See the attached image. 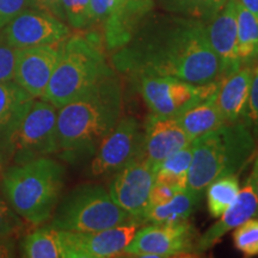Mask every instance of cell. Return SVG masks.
Listing matches in <instances>:
<instances>
[{"instance_id":"30bf717a","label":"cell","mask_w":258,"mask_h":258,"mask_svg":"<svg viewBox=\"0 0 258 258\" xmlns=\"http://www.w3.org/2000/svg\"><path fill=\"white\" fill-rule=\"evenodd\" d=\"M195 230L188 220L153 224L138 230L124 253L133 257L166 258L195 254Z\"/></svg>"},{"instance_id":"9c48e42d","label":"cell","mask_w":258,"mask_h":258,"mask_svg":"<svg viewBox=\"0 0 258 258\" xmlns=\"http://www.w3.org/2000/svg\"><path fill=\"white\" fill-rule=\"evenodd\" d=\"M141 157H145L143 125L133 116H124L98 144L90 173L93 178L114 175Z\"/></svg>"},{"instance_id":"277c9868","label":"cell","mask_w":258,"mask_h":258,"mask_svg":"<svg viewBox=\"0 0 258 258\" xmlns=\"http://www.w3.org/2000/svg\"><path fill=\"white\" fill-rule=\"evenodd\" d=\"M64 167L47 157L11 167L3 179V189L12 209L25 221L44 224L60 201Z\"/></svg>"},{"instance_id":"ba28073f","label":"cell","mask_w":258,"mask_h":258,"mask_svg":"<svg viewBox=\"0 0 258 258\" xmlns=\"http://www.w3.org/2000/svg\"><path fill=\"white\" fill-rule=\"evenodd\" d=\"M139 90L151 112L177 116L218 92L220 80L192 84L175 77H140Z\"/></svg>"},{"instance_id":"7402d4cb","label":"cell","mask_w":258,"mask_h":258,"mask_svg":"<svg viewBox=\"0 0 258 258\" xmlns=\"http://www.w3.org/2000/svg\"><path fill=\"white\" fill-rule=\"evenodd\" d=\"M201 199L188 189L176 192L170 202L148 209L145 217V224H177L188 220Z\"/></svg>"},{"instance_id":"e575fe53","label":"cell","mask_w":258,"mask_h":258,"mask_svg":"<svg viewBox=\"0 0 258 258\" xmlns=\"http://www.w3.org/2000/svg\"><path fill=\"white\" fill-rule=\"evenodd\" d=\"M121 0H90L93 22H103L117 8Z\"/></svg>"},{"instance_id":"f1b7e54d","label":"cell","mask_w":258,"mask_h":258,"mask_svg":"<svg viewBox=\"0 0 258 258\" xmlns=\"http://www.w3.org/2000/svg\"><path fill=\"white\" fill-rule=\"evenodd\" d=\"M192 151L194 145L191 141V143L186 145L185 147L180 148L179 151H177V152L171 154L170 157H167L165 160L161 161L159 165H158V167H164V169L175 172L176 175L188 177L189 167L190 164H191Z\"/></svg>"},{"instance_id":"3957f363","label":"cell","mask_w":258,"mask_h":258,"mask_svg":"<svg viewBox=\"0 0 258 258\" xmlns=\"http://www.w3.org/2000/svg\"><path fill=\"white\" fill-rule=\"evenodd\" d=\"M194 151L186 189L202 198L220 177L238 175L254 153L256 141L244 122L225 123L192 140Z\"/></svg>"},{"instance_id":"74e56055","label":"cell","mask_w":258,"mask_h":258,"mask_svg":"<svg viewBox=\"0 0 258 258\" xmlns=\"http://www.w3.org/2000/svg\"><path fill=\"white\" fill-rule=\"evenodd\" d=\"M16 256V243L12 237L0 239V258H10Z\"/></svg>"},{"instance_id":"ac0fdd59","label":"cell","mask_w":258,"mask_h":258,"mask_svg":"<svg viewBox=\"0 0 258 258\" xmlns=\"http://www.w3.org/2000/svg\"><path fill=\"white\" fill-rule=\"evenodd\" d=\"M152 8V0H121L117 8L102 23L109 49H118L128 43Z\"/></svg>"},{"instance_id":"9a60e30c","label":"cell","mask_w":258,"mask_h":258,"mask_svg":"<svg viewBox=\"0 0 258 258\" xmlns=\"http://www.w3.org/2000/svg\"><path fill=\"white\" fill-rule=\"evenodd\" d=\"M191 141L192 139L183 129L176 116L154 112L147 116L144 127V153L154 169Z\"/></svg>"},{"instance_id":"d4e9b609","label":"cell","mask_w":258,"mask_h":258,"mask_svg":"<svg viewBox=\"0 0 258 258\" xmlns=\"http://www.w3.org/2000/svg\"><path fill=\"white\" fill-rule=\"evenodd\" d=\"M161 8L180 17L198 19L205 23L212 21L227 0H156Z\"/></svg>"},{"instance_id":"603a6c76","label":"cell","mask_w":258,"mask_h":258,"mask_svg":"<svg viewBox=\"0 0 258 258\" xmlns=\"http://www.w3.org/2000/svg\"><path fill=\"white\" fill-rule=\"evenodd\" d=\"M237 49L241 66L258 62V18L238 2Z\"/></svg>"},{"instance_id":"d6a6232c","label":"cell","mask_w":258,"mask_h":258,"mask_svg":"<svg viewBox=\"0 0 258 258\" xmlns=\"http://www.w3.org/2000/svg\"><path fill=\"white\" fill-rule=\"evenodd\" d=\"M156 183L170 186V188L175 189L178 192L186 189L188 177L176 175L175 172L164 169V167H158L156 170Z\"/></svg>"},{"instance_id":"4316f807","label":"cell","mask_w":258,"mask_h":258,"mask_svg":"<svg viewBox=\"0 0 258 258\" xmlns=\"http://www.w3.org/2000/svg\"><path fill=\"white\" fill-rule=\"evenodd\" d=\"M234 246L245 257L258 256V219H249L234 228Z\"/></svg>"},{"instance_id":"2e32d148","label":"cell","mask_w":258,"mask_h":258,"mask_svg":"<svg viewBox=\"0 0 258 258\" xmlns=\"http://www.w3.org/2000/svg\"><path fill=\"white\" fill-rule=\"evenodd\" d=\"M238 0H227L219 14L206 27L212 49L220 63V79L237 72L241 64L237 49Z\"/></svg>"},{"instance_id":"836d02e7","label":"cell","mask_w":258,"mask_h":258,"mask_svg":"<svg viewBox=\"0 0 258 258\" xmlns=\"http://www.w3.org/2000/svg\"><path fill=\"white\" fill-rule=\"evenodd\" d=\"M27 8V0H0V30Z\"/></svg>"},{"instance_id":"8d00e7d4","label":"cell","mask_w":258,"mask_h":258,"mask_svg":"<svg viewBox=\"0 0 258 258\" xmlns=\"http://www.w3.org/2000/svg\"><path fill=\"white\" fill-rule=\"evenodd\" d=\"M27 6L32 10L47 12L59 19H63L62 11H61V0H27Z\"/></svg>"},{"instance_id":"52a82bcc","label":"cell","mask_w":258,"mask_h":258,"mask_svg":"<svg viewBox=\"0 0 258 258\" xmlns=\"http://www.w3.org/2000/svg\"><path fill=\"white\" fill-rule=\"evenodd\" d=\"M56 108L49 102L32 98L3 140L17 163L59 152Z\"/></svg>"},{"instance_id":"d590c367","label":"cell","mask_w":258,"mask_h":258,"mask_svg":"<svg viewBox=\"0 0 258 258\" xmlns=\"http://www.w3.org/2000/svg\"><path fill=\"white\" fill-rule=\"evenodd\" d=\"M176 190L170 188V186L159 184V183L154 182V184L151 189L150 192V201H148V209L151 207H156V206L165 205L170 202L176 195Z\"/></svg>"},{"instance_id":"d6986e66","label":"cell","mask_w":258,"mask_h":258,"mask_svg":"<svg viewBox=\"0 0 258 258\" xmlns=\"http://www.w3.org/2000/svg\"><path fill=\"white\" fill-rule=\"evenodd\" d=\"M252 73L253 66H241L220 80L217 103L225 123L245 121Z\"/></svg>"},{"instance_id":"8fae6325","label":"cell","mask_w":258,"mask_h":258,"mask_svg":"<svg viewBox=\"0 0 258 258\" xmlns=\"http://www.w3.org/2000/svg\"><path fill=\"white\" fill-rule=\"evenodd\" d=\"M109 194L133 221L145 224L151 189L156 182V169L145 157L138 158L114 173Z\"/></svg>"},{"instance_id":"1f68e13d","label":"cell","mask_w":258,"mask_h":258,"mask_svg":"<svg viewBox=\"0 0 258 258\" xmlns=\"http://www.w3.org/2000/svg\"><path fill=\"white\" fill-rule=\"evenodd\" d=\"M17 50L16 48L6 44L0 37V82L14 80Z\"/></svg>"},{"instance_id":"8992f818","label":"cell","mask_w":258,"mask_h":258,"mask_svg":"<svg viewBox=\"0 0 258 258\" xmlns=\"http://www.w3.org/2000/svg\"><path fill=\"white\" fill-rule=\"evenodd\" d=\"M53 215L50 226L77 233H92L133 221L104 186L93 183L71 190L57 203Z\"/></svg>"},{"instance_id":"484cf974","label":"cell","mask_w":258,"mask_h":258,"mask_svg":"<svg viewBox=\"0 0 258 258\" xmlns=\"http://www.w3.org/2000/svg\"><path fill=\"white\" fill-rule=\"evenodd\" d=\"M207 206L213 218H220L233 205L239 194V179L237 175H228L215 179L208 185Z\"/></svg>"},{"instance_id":"83f0119b","label":"cell","mask_w":258,"mask_h":258,"mask_svg":"<svg viewBox=\"0 0 258 258\" xmlns=\"http://www.w3.org/2000/svg\"><path fill=\"white\" fill-rule=\"evenodd\" d=\"M63 19L71 27L85 29L93 23L90 0H61Z\"/></svg>"},{"instance_id":"f546056e","label":"cell","mask_w":258,"mask_h":258,"mask_svg":"<svg viewBox=\"0 0 258 258\" xmlns=\"http://www.w3.org/2000/svg\"><path fill=\"white\" fill-rule=\"evenodd\" d=\"M23 222L9 203L0 199V239L17 234Z\"/></svg>"},{"instance_id":"f35d334b","label":"cell","mask_w":258,"mask_h":258,"mask_svg":"<svg viewBox=\"0 0 258 258\" xmlns=\"http://www.w3.org/2000/svg\"><path fill=\"white\" fill-rule=\"evenodd\" d=\"M238 2L258 18V0H238Z\"/></svg>"},{"instance_id":"5bb4252c","label":"cell","mask_w":258,"mask_h":258,"mask_svg":"<svg viewBox=\"0 0 258 258\" xmlns=\"http://www.w3.org/2000/svg\"><path fill=\"white\" fill-rule=\"evenodd\" d=\"M140 222L114 226L92 233L71 232V258H111L123 256Z\"/></svg>"},{"instance_id":"5b68a950","label":"cell","mask_w":258,"mask_h":258,"mask_svg":"<svg viewBox=\"0 0 258 258\" xmlns=\"http://www.w3.org/2000/svg\"><path fill=\"white\" fill-rule=\"evenodd\" d=\"M114 73L96 35H77L61 43L59 61L42 99L60 109Z\"/></svg>"},{"instance_id":"cb8c5ba5","label":"cell","mask_w":258,"mask_h":258,"mask_svg":"<svg viewBox=\"0 0 258 258\" xmlns=\"http://www.w3.org/2000/svg\"><path fill=\"white\" fill-rule=\"evenodd\" d=\"M31 99L14 80L0 82V139H4Z\"/></svg>"},{"instance_id":"e0dca14e","label":"cell","mask_w":258,"mask_h":258,"mask_svg":"<svg viewBox=\"0 0 258 258\" xmlns=\"http://www.w3.org/2000/svg\"><path fill=\"white\" fill-rule=\"evenodd\" d=\"M253 217H258V198L252 179L249 177L244 188L239 190L233 205L221 215L220 220L208 228L196 241V253L201 254L212 249L226 233Z\"/></svg>"},{"instance_id":"ffe728a7","label":"cell","mask_w":258,"mask_h":258,"mask_svg":"<svg viewBox=\"0 0 258 258\" xmlns=\"http://www.w3.org/2000/svg\"><path fill=\"white\" fill-rule=\"evenodd\" d=\"M23 257L71 258V232L48 226L34 231L22 244Z\"/></svg>"},{"instance_id":"7c38bea8","label":"cell","mask_w":258,"mask_h":258,"mask_svg":"<svg viewBox=\"0 0 258 258\" xmlns=\"http://www.w3.org/2000/svg\"><path fill=\"white\" fill-rule=\"evenodd\" d=\"M69 35L70 29L61 19L32 9H24L0 30L2 40L16 49L60 43Z\"/></svg>"},{"instance_id":"ab89813d","label":"cell","mask_w":258,"mask_h":258,"mask_svg":"<svg viewBox=\"0 0 258 258\" xmlns=\"http://www.w3.org/2000/svg\"><path fill=\"white\" fill-rule=\"evenodd\" d=\"M251 179H252L254 189H256V194H257V198H258V152L256 154V159H254V164H253V169L252 172H251Z\"/></svg>"},{"instance_id":"4fadbf2b","label":"cell","mask_w":258,"mask_h":258,"mask_svg":"<svg viewBox=\"0 0 258 258\" xmlns=\"http://www.w3.org/2000/svg\"><path fill=\"white\" fill-rule=\"evenodd\" d=\"M62 42L17 50L14 82L32 98H42L44 95L59 61Z\"/></svg>"},{"instance_id":"44dd1931","label":"cell","mask_w":258,"mask_h":258,"mask_svg":"<svg viewBox=\"0 0 258 258\" xmlns=\"http://www.w3.org/2000/svg\"><path fill=\"white\" fill-rule=\"evenodd\" d=\"M217 95L218 92L176 116L192 140L225 124L224 117L219 110Z\"/></svg>"},{"instance_id":"4dcf8cb0","label":"cell","mask_w":258,"mask_h":258,"mask_svg":"<svg viewBox=\"0 0 258 258\" xmlns=\"http://www.w3.org/2000/svg\"><path fill=\"white\" fill-rule=\"evenodd\" d=\"M244 123L258 134V63L254 66Z\"/></svg>"},{"instance_id":"7a4b0ae2","label":"cell","mask_w":258,"mask_h":258,"mask_svg":"<svg viewBox=\"0 0 258 258\" xmlns=\"http://www.w3.org/2000/svg\"><path fill=\"white\" fill-rule=\"evenodd\" d=\"M123 95L116 73L96 83L57 111V147L64 153L95 152L122 115Z\"/></svg>"},{"instance_id":"6da1fadb","label":"cell","mask_w":258,"mask_h":258,"mask_svg":"<svg viewBox=\"0 0 258 258\" xmlns=\"http://www.w3.org/2000/svg\"><path fill=\"white\" fill-rule=\"evenodd\" d=\"M205 22L180 16H152L139 25L111 56L114 69L140 77H175L207 84L220 79V63L207 37Z\"/></svg>"}]
</instances>
